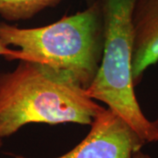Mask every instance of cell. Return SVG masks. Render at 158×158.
I'll use <instances>...</instances> for the list:
<instances>
[{
  "mask_svg": "<svg viewBox=\"0 0 158 158\" xmlns=\"http://www.w3.org/2000/svg\"><path fill=\"white\" fill-rule=\"evenodd\" d=\"M105 109L70 76L39 62L19 60L0 73V140L31 123L90 126Z\"/></svg>",
  "mask_w": 158,
  "mask_h": 158,
  "instance_id": "6da1fadb",
  "label": "cell"
},
{
  "mask_svg": "<svg viewBox=\"0 0 158 158\" xmlns=\"http://www.w3.org/2000/svg\"><path fill=\"white\" fill-rule=\"evenodd\" d=\"M0 39L19 48V60L44 64L67 74L86 90L96 77L104 48L99 0L85 11L35 28L0 22Z\"/></svg>",
  "mask_w": 158,
  "mask_h": 158,
  "instance_id": "7a4b0ae2",
  "label": "cell"
},
{
  "mask_svg": "<svg viewBox=\"0 0 158 158\" xmlns=\"http://www.w3.org/2000/svg\"><path fill=\"white\" fill-rule=\"evenodd\" d=\"M99 2L104 25L103 55L96 77L85 91L120 116L146 143L154 142L158 133V118L153 121L145 116L135 91L132 69L135 0Z\"/></svg>",
  "mask_w": 158,
  "mask_h": 158,
  "instance_id": "3957f363",
  "label": "cell"
},
{
  "mask_svg": "<svg viewBox=\"0 0 158 158\" xmlns=\"http://www.w3.org/2000/svg\"><path fill=\"white\" fill-rule=\"evenodd\" d=\"M145 141L118 114L106 108L90 125L85 138L66 154L55 158H133ZM12 158H27L15 156Z\"/></svg>",
  "mask_w": 158,
  "mask_h": 158,
  "instance_id": "277c9868",
  "label": "cell"
},
{
  "mask_svg": "<svg viewBox=\"0 0 158 158\" xmlns=\"http://www.w3.org/2000/svg\"><path fill=\"white\" fill-rule=\"evenodd\" d=\"M132 24L134 31L132 69L136 86L148 69L158 62V0H135Z\"/></svg>",
  "mask_w": 158,
  "mask_h": 158,
  "instance_id": "5b68a950",
  "label": "cell"
},
{
  "mask_svg": "<svg viewBox=\"0 0 158 158\" xmlns=\"http://www.w3.org/2000/svg\"><path fill=\"white\" fill-rule=\"evenodd\" d=\"M63 0H0V16L8 21L28 19Z\"/></svg>",
  "mask_w": 158,
  "mask_h": 158,
  "instance_id": "8992f818",
  "label": "cell"
},
{
  "mask_svg": "<svg viewBox=\"0 0 158 158\" xmlns=\"http://www.w3.org/2000/svg\"><path fill=\"white\" fill-rule=\"evenodd\" d=\"M0 56H4L7 60H19L20 52L19 50H13L10 48L0 39Z\"/></svg>",
  "mask_w": 158,
  "mask_h": 158,
  "instance_id": "52a82bcc",
  "label": "cell"
},
{
  "mask_svg": "<svg viewBox=\"0 0 158 158\" xmlns=\"http://www.w3.org/2000/svg\"><path fill=\"white\" fill-rule=\"evenodd\" d=\"M133 158H151V157H150L148 155H147V154H145V153L142 152V151H141V149H140V150L136 151V152L134 154Z\"/></svg>",
  "mask_w": 158,
  "mask_h": 158,
  "instance_id": "ba28073f",
  "label": "cell"
},
{
  "mask_svg": "<svg viewBox=\"0 0 158 158\" xmlns=\"http://www.w3.org/2000/svg\"><path fill=\"white\" fill-rule=\"evenodd\" d=\"M156 141H158V133L156 134V135L155 136V139H154V142H156Z\"/></svg>",
  "mask_w": 158,
  "mask_h": 158,
  "instance_id": "9c48e42d",
  "label": "cell"
},
{
  "mask_svg": "<svg viewBox=\"0 0 158 158\" xmlns=\"http://www.w3.org/2000/svg\"><path fill=\"white\" fill-rule=\"evenodd\" d=\"M85 1H87V2H88L89 4H91V3H92V2H94L95 0H85Z\"/></svg>",
  "mask_w": 158,
  "mask_h": 158,
  "instance_id": "30bf717a",
  "label": "cell"
},
{
  "mask_svg": "<svg viewBox=\"0 0 158 158\" xmlns=\"http://www.w3.org/2000/svg\"><path fill=\"white\" fill-rule=\"evenodd\" d=\"M2 145H3V141H2V140H0V148L2 147Z\"/></svg>",
  "mask_w": 158,
  "mask_h": 158,
  "instance_id": "8fae6325",
  "label": "cell"
}]
</instances>
